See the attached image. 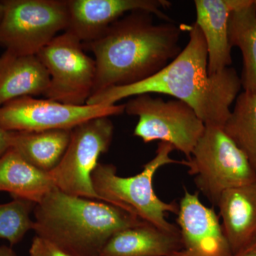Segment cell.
<instances>
[{
    "label": "cell",
    "instance_id": "obj_16",
    "mask_svg": "<svg viewBox=\"0 0 256 256\" xmlns=\"http://www.w3.org/2000/svg\"><path fill=\"white\" fill-rule=\"evenodd\" d=\"M181 248L180 233L144 222L114 234L99 256H170Z\"/></svg>",
    "mask_w": 256,
    "mask_h": 256
},
{
    "label": "cell",
    "instance_id": "obj_15",
    "mask_svg": "<svg viewBox=\"0 0 256 256\" xmlns=\"http://www.w3.org/2000/svg\"><path fill=\"white\" fill-rule=\"evenodd\" d=\"M50 77L36 55L0 56V107L20 98L44 95Z\"/></svg>",
    "mask_w": 256,
    "mask_h": 256
},
{
    "label": "cell",
    "instance_id": "obj_21",
    "mask_svg": "<svg viewBox=\"0 0 256 256\" xmlns=\"http://www.w3.org/2000/svg\"><path fill=\"white\" fill-rule=\"evenodd\" d=\"M35 206L34 202L18 198L0 204V239L16 245L28 232L34 230V222L30 215Z\"/></svg>",
    "mask_w": 256,
    "mask_h": 256
},
{
    "label": "cell",
    "instance_id": "obj_6",
    "mask_svg": "<svg viewBox=\"0 0 256 256\" xmlns=\"http://www.w3.org/2000/svg\"><path fill=\"white\" fill-rule=\"evenodd\" d=\"M124 106L126 114L139 118L134 136L146 143H169L188 160L206 128L191 106L178 99L164 100L142 94Z\"/></svg>",
    "mask_w": 256,
    "mask_h": 256
},
{
    "label": "cell",
    "instance_id": "obj_11",
    "mask_svg": "<svg viewBox=\"0 0 256 256\" xmlns=\"http://www.w3.org/2000/svg\"><path fill=\"white\" fill-rule=\"evenodd\" d=\"M178 204L176 222L181 248L170 256H233L220 216L202 203L198 192L185 190Z\"/></svg>",
    "mask_w": 256,
    "mask_h": 256
},
{
    "label": "cell",
    "instance_id": "obj_22",
    "mask_svg": "<svg viewBox=\"0 0 256 256\" xmlns=\"http://www.w3.org/2000/svg\"><path fill=\"white\" fill-rule=\"evenodd\" d=\"M30 256H72L46 238L36 236L30 249Z\"/></svg>",
    "mask_w": 256,
    "mask_h": 256
},
{
    "label": "cell",
    "instance_id": "obj_13",
    "mask_svg": "<svg viewBox=\"0 0 256 256\" xmlns=\"http://www.w3.org/2000/svg\"><path fill=\"white\" fill-rule=\"evenodd\" d=\"M245 0H195V24L201 30L208 52L210 75L230 67L232 46L228 38V22L234 10Z\"/></svg>",
    "mask_w": 256,
    "mask_h": 256
},
{
    "label": "cell",
    "instance_id": "obj_1",
    "mask_svg": "<svg viewBox=\"0 0 256 256\" xmlns=\"http://www.w3.org/2000/svg\"><path fill=\"white\" fill-rule=\"evenodd\" d=\"M185 30L188 32L186 46L162 70L132 85L98 92L86 104L114 106L122 99L142 94H164L191 106L206 127L223 129L240 92L242 80L232 67L210 75L203 34L195 22L185 26Z\"/></svg>",
    "mask_w": 256,
    "mask_h": 256
},
{
    "label": "cell",
    "instance_id": "obj_17",
    "mask_svg": "<svg viewBox=\"0 0 256 256\" xmlns=\"http://www.w3.org/2000/svg\"><path fill=\"white\" fill-rule=\"evenodd\" d=\"M54 188L50 172L33 166L12 148L0 156V192L36 204Z\"/></svg>",
    "mask_w": 256,
    "mask_h": 256
},
{
    "label": "cell",
    "instance_id": "obj_23",
    "mask_svg": "<svg viewBox=\"0 0 256 256\" xmlns=\"http://www.w3.org/2000/svg\"><path fill=\"white\" fill-rule=\"evenodd\" d=\"M12 134L0 128V156L11 148Z\"/></svg>",
    "mask_w": 256,
    "mask_h": 256
},
{
    "label": "cell",
    "instance_id": "obj_7",
    "mask_svg": "<svg viewBox=\"0 0 256 256\" xmlns=\"http://www.w3.org/2000/svg\"><path fill=\"white\" fill-rule=\"evenodd\" d=\"M0 46L18 55H36L68 24L66 1L4 0Z\"/></svg>",
    "mask_w": 256,
    "mask_h": 256
},
{
    "label": "cell",
    "instance_id": "obj_24",
    "mask_svg": "<svg viewBox=\"0 0 256 256\" xmlns=\"http://www.w3.org/2000/svg\"><path fill=\"white\" fill-rule=\"evenodd\" d=\"M232 256H256V240L248 246L242 249L240 252H236Z\"/></svg>",
    "mask_w": 256,
    "mask_h": 256
},
{
    "label": "cell",
    "instance_id": "obj_20",
    "mask_svg": "<svg viewBox=\"0 0 256 256\" xmlns=\"http://www.w3.org/2000/svg\"><path fill=\"white\" fill-rule=\"evenodd\" d=\"M223 130L246 156L256 173V94H239Z\"/></svg>",
    "mask_w": 256,
    "mask_h": 256
},
{
    "label": "cell",
    "instance_id": "obj_25",
    "mask_svg": "<svg viewBox=\"0 0 256 256\" xmlns=\"http://www.w3.org/2000/svg\"><path fill=\"white\" fill-rule=\"evenodd\" d=\"M0 256H18L11 248L6 246H0Z\"/></svg>",
    "mask_w": 256,
    "mask_h": 256
},
{
    "label": "cell",
    "instance_id": "obj_9",
    "mask_svg": "<svg viewBox=\"0 0 256 256\" xmlns=\"http://www.w3.org/2000/svg\"><path fill=\"white\" fill-rule=\"evenodd\" d=\"M82 43L65 32L36 54L50 77L47 99L72 106H84L92 96L96 62L84 52Z\"/></svg>",
    "mask_w": 256,
    "mask_h": 256
},
{
    "label": "cell",
    "instance_id": "obj_12",
    "mask_svg": "<svg viewBox=\"0 0 256 256\" xmlns=\"http://www.w3.org/2000/svg\"><path fill=\"white\" fill-rule=\"evenodd\" d=\"M68 28L82 43L100 36L112 24L124 14L144 11L166 22H172L164 10L171 6L168 0H66Z\"/></svg>",
    "mask_w": 256,
    "mask_h": 256
},
{
    "label": "cell",
    "instance_id": "obj_8",
    "mask_svg": "<svg viewBox=\"0 0 256 256\" xmlns=\"http://www.w3.org/2000/svg\"><path fill=\"white\" fill-rule=\"evenodd\" d=\"M114 134L110 117L90 120L74 128L65 154L50 172L56 188L72 196L101 201L92 174L99 156L108 151Z\"/></svg>",
    "mask_w": 256,
    "mask_h": 256
},
{
    "label": "cell",
    "instance_id": "obj_18",
    "mask_svg": "<svg viewBox=\"0 0 256 256\" xmlns=\"http://www.w3.org/2000/svg\"><path fill=\"white\" fill-rule=\"evenodd\" d=\"M12 132L11 148L33 166L50 172L65 154L72 130Z\"/></svg>",
    "mask_w": 256,
    "mask_h": 256
},
{
    "label": "cell",
    "instance_id": "obj_2",
    "mask_svg": "<svg viewBox=\"0 0 256 256\" xmlns=\"http://www.w3.org/2000/svg\"><path fill=\"white\" fill-rule=\"evenodd\" d=\"M184 28L173 22L156 24L151 13L136 11L82 44L95 56L90 97L110 88L142 82L162 70L181 53L180 38Z\"/></svg>",
    "mask_w": 256,
    "mask_h": 256
},
{
    "label": "cell",
    "instance_id": "obj_3",
    "mask_svg": "<svg viewBox=\"0 0 256 256\" xmlns=\"http://www.w3.org/2000/svg\"><path fill=\"white\" fill-rule=\"evenodd\" d=\"M34 213L36 235L72 256H99L114 234L146 222L110 204L56 188L36 204Z\"/></svg>",
    "mask_w": 256,
    "mask_h": 256
},
{
    "label": "cell",
    "instance_id": "obj_10",
    "mask_svg": "<svg viewBox=\"0 0 256 256\" xmlns=\"http://www.w3.org/2000/svg\"><path fill=\"white\" fill-rule=\"evenodd\" d=\"M124 112V105L72 106L26 96L0 107V128L8 132L73 130L90 120Z\"/></svg>",
    "mask_w": 256,
    "mask_h": 256
},
{
    "label": "cell",
    "instance_id": "obj_26",
    "mask_svg": "<svg viewBox=\"0 0 256 256\" xmlns=\"http://www.w3.org/2000/svg\"><path fill=\"white\" fill-rule=\"evenodd\" d=\"M4 4H3L2 2H0V22H1L3 14H4Z\"/></svg>",
    "mask_w": 256,
    "mask_h": 256
},
{
    "label": "cell",
    "instance_id": "obj_5",
    "mask_svg": "<svg viewBox=\"0 0 256 256\" xmlns=\"http://www.w3.org/2000/svg\"><path fill=\"white\" fill-rule=\"evenodd\" d=\"M184 165L194 176L198 191L214 206H217L224 192L256 180L246 156L220 128H205Z\"/></svg>",
    "mask_w": 256,
    "mask_h": 256
},
{
    "label": "cell",
    "instance_id": "obj_4",
    "mask_svg": "<svg viewBox=\"0 0 256 256\" xmlns=\"http://www.w3.org/2000/svg\"><path fill=\"white\" fill-rule=\"evenodd\" d=\"M174 148L169 143L160 142L154 158L143 166L139 174L128 178L117 174L112 164L98 163L92 172V186L102 202L122 208L140 220L172 233H178V226L166 220L169 213L176 214L178 204L165 202L158 195L153 186L156 172L164 165H184V160L170 158Z\"/></svg>",
    "mask_w": 256,
    "mask_h": 256
},
{
    "label": "cell",
    "instance_id": "obj_14",
    "mask_svg": "<svg viewBox=\"0 0 256 256\" xmlns=\"http://www.w3.org/2000/svg\"><path fill=\"white\" fill-rule=\"evenodd\" d=\"M224 234L233 254L256 240V180L229 188L217 206Z\"/></svg>",
    "mask_w": 256,
    "mask_h": 256
},
{
    "label": "cell",
    "instance_id": "obj_19",
    "mask_svg": "<svg viewBox=\"0 0 256 256\" xmlns=\"http://www.w3.org/2000/svg\"><path fill=\"white\" fill-rule=\"evenodd\" d=\"M228 38L230 46L242 52L244 92L256 94V0H245L232 13Z\"/></svg>",
    "mask_w": 256,
    "mask_h": 256
}]
</instances>
